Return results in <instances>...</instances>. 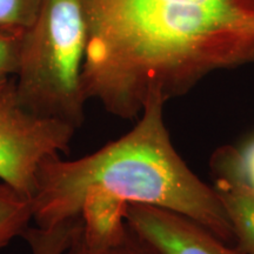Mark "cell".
Wrapping results in <instances>:
<instances>
[{"label": "cell", "mask_w": 254, "mask_h": 254, "mask_svg": "<svg viewBox=\"0 0 254 254\" xmlns=\"http://www.w3.org/2000/svg\"><path fill=\"white\" fill-rule=\"evenodd\" d=\"M82 87L132 120L151 97H182L220 69L254 64V0H82Z\"/></svg>", "instance_id": "1"}, {"label": "cell", "mask_w": 254, "mask_h": 254, "mask_svg": "<svg viewBox=\"0 0 254 254\" xmlns=\"http://www.w3.org/2000/svg\"><path fill=\"white\" fill-rule=\"evenodd\" d=\"M164 105L161 98L151 97L131 131L93 153L75 160L47 158L38 171L31 199L37 226L77 219L85 200L101 196L177 212L236 245L217 192L174 148L164 122Z\"/></svg>", "instance_id": "2"}, {"label": "cell", "mask_w": 254, "mask_h": 254, "mask_svg": "<svg viewBox=\"0 0 254 254\" xmlns=\"http://www.w3.org/2000/svg\"><path fill=\"white\" fill-rule=\"evenodd\" d=\"M88 38L82 0H41L25 31L14 87L25 109L71 124L85 120L82 67Z\"/></svg>", "instance_id": "3"}, {"label": "cell", "mask_w": 254, "mask_h": 254, "mask_svg": "<svg viewBox=\"0 0 254 254\" xmlns=\"http://www.w3.org/2000/svg\"><path fill=\"white\" fill-rule=\"evenodd\" d=\"M75 127L25 109L15 93L14 79L0 90V182L32 199L40 165L68 152Z\"/></svg>", "instance_id": "4"}, {"label": "cell", "mask_w": 254, "mask_h": 254, "mask_svg": "<svg viewBox=\"0 0 254 254\" xmlns=\"http://www.w3.org/2000/svg\"><path fill=\"white\" fill-rule=\"evenodd\" d=\"M124 217L160 254H246L185 215L142 204H125Z\"/></svg>", "instance_id": "5"}, {"label": "cell", "mask_w": 254, "mask_h": 254, "mask_svg": "<svg viewBox=\"0 0 254 254\" xmlns=\"http://www.w3.org/2000/svg\"><path fill=\"white\" fill-rule=\"evenodd\" d=\"M124 206L110 199L88 198L62 254H160L126 221Z\"/></svg>", "instance_id": "6"}, {"label": "cell", "mask_w": 254, "mask_h": 254, "mask_svg": "<svg viewBox=\"0 0 254 254\" xmlns=\"http://www.w3.org/2000/svg\"><path fill=\"white\" fill-rule=\"evenodd\" d=\"M211 168L213 189L231 222L237 247L246 254H254V192L238 172L231 146L214 152Z\"/></svg>", "instance_id": "7"}, {"label": "cell", "mask_w": 254, "mask_h": 254, "mask_svg": "<svg viewBox=\"0 0 254 254\" xmlns=\"http://www.w3.org/2000/svg\"><path fill=\"white\" fill-rule=\"evenodd\" d=\"M33 219L31 199L0 182V250L21 237Z\"/></svg>", "instance_id": "8"}, {"label": "cell", "mask_w": 254, "mask_h": 254, "mask_svg": "<svg viewBox=\"0 0 254 254\" xmlns=\"http://www.w3.org/2000/svg\"><path fill=\"white\" fill-rule=\"evenodd\" d=\"M79 218L66 220L50 227H27L21 234L31 254H62L71 241Z\"/></svg>", "instance_id": "9"}, {"label": "cell", "mask_w": 254, "mask_h": 254, "mask_svg": "<svg viewBox=\"0 0 254 254\" xmlns=\"http://www.w3.org/2000/svg\"><path fill=\"white\" fill-rule=\"evenodd\" d=\"M41 0H0V27L26 31L36 20Z\"/></svg>", "instance_id": "10"}, {"label": "cell", "mask_w": 254, "mask_h": 254, "mask_svg": "<svg viewBox=\"0 0 254 254\" xmlns=\"http://www.w3.org/2000/svg\"><path fill=\"white\" fill-rule=\"evenodd\" d=\"M24 34L25 31L0 27V82L17 75Z\"/></svg>", "instance_id": "11"}, {"label": "cell", "mask_w": 254, "mask_h": 254, "mask_svg": "<svg viewBox=\"0 0 254 254\" xmlns=\"http://www.w3.org/2000/svg\"><path fill=\"white\" fill-rule=\"evenodd\" d=\"M231 152L238 172L254 192V138L241 148L231 146Z\"/></svg>", "instance_id": "12"}, {"label": "cell", "mask_w": 254, "mask_h": 254, "mask_svg": "<svg viewBox=\"0 0 254 254\" xmlns=\"http://www.w3.org/2000/svg\"><path fill=\"white\" fill-rule=\"evenodd\" d=\"M7 81H8V80H7ZM7 81H5V82H0V90H1V88L4 87V85H5L6 82H7Z\"/></svg>", "instance_id": "13"}]
</instances>
